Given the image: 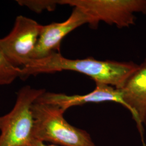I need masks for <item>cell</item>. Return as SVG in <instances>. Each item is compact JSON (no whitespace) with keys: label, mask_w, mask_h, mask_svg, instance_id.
<instances>
[{"label":"cell","mask_w":146,"mask_h":146,"mask_svg":"<svg viewBox=\"0 0 146 146\" xmlns=\"http://www.w3.org/2000/svg\"><path fill=\"white\" fill-rule=\"evenodd\" d=\"M32 139L63 146H95L88 133L69 124L64 111L54 104L36 100L31 107Z\"/></svg>","instance_id":"obj_2"},{"label":"cell","mask_w":146,"mask_h":146,"mask_svg":"<svg viewBox=\"0 0 146 146\" xmlns=\"http://www.w3.org/2000/svg\"><path fill=\"white\" fill-rule=\"evenodd\" d=\"M21 5L26 6L34 11L40 13L44 9L52 11L58 5V1H17Z\"/></svg>","instance_id":"obj_10"},{"label":"cell","mask_w":146,"mask_h":146,"mask_svg":"<svg viewBox=\"0 0 146 146\" xmlns=\"http://www.w3.org/2000/svg\"><path fill=\"white\" fill-rule=\"evenodd\" d=\"M45 92L29 86L19 91L13 110L1 116L0 146H25L31 142L34 122L31 106Z\"/></svg>","instance_id":"obj_3"},{"label":"cell","mask_w":146,"mask_h":146,"mask_svg":"<svg viewBox=\"0 0 146 146\" xmlns=\"http://www.w3.org/2000/svg\"><path fill=\"white\" fill-rule=\"evenodd\" d=\"M0 121H1V117H0Z\"/></svg>","instance_id":"obj_13"},{"label":"cell","mask_w":146,"mask_h":146,"mask_svg":"<svg viewBox=\"0 0 146 146\" xmlns=\"http://www.w3.org/2000/svg\"><path fill=\"white\" fill-rule=\"evenodd\" d=\"M37 100L54 104L60 107L65 112L70 107L88 103H101L112 101L122 104L125 107L122 94L119 89L105 84L96 83L94 90L83 95H68L62 93L44 92Z\"/></svg>","instance_id":"obj_8"},{"label":"cell","mask_w":146,"mask_h":146,"mask_svg":"<svg viewBox=\"0 0 146 146\" xmlns=\"http://www.w3.org/2000/svg\"><path fill=\"white\" fill-rule=\"evenodd\" d=\"M43 25L24 16H18L14 27L0 45L5 56L15 67L22 68L31 62Z\"/></svg>","instance_id":"obj_5"},{"label":"cell","mask_w":146,"mask_h":146,"mask_svg":"<svg viewBox=\"0 0 146 146\" xmlns=\"http://www.w3.org/2000/svg\"><path fill=\"white\" fill-rule=\"evenodd\" d=\"M58 3L80 9L92 19L95 28L100 21L128 27L135 24V13L146 14V0H61Z\"/></svg>","instance_id":"obj_4"},{"label":"cell","mask_w":146,"mask_h":146,"mask_svg":"<svg viewBox=\"0 0 146 146\" xmlns=\"http://www.w3.org/2000/svg\"><path fill=\"white\" fill-rule=\"evenodd\" d=\"M21 77V68L15 67L9 61L0 45V86L10 84Z\"/></svg>","instance_id":"obj_9"},{"label":"cell","mask_w":146,"mask_h":146,"mask_svg":"<svg viewBox=\"0 0 146 146\" xmlns=\"http://www.w3.org/2000/svg\"><path fill=\"white\" fill-rule=\"evenodd\" d=\"M138 67L139 65L133 62L100 61L92 58L72 60L63 57L60 52H54L44 58L31 60L21 68V78L25 80L31 75L40 74L70 70L86 75L95 83L120 89Z\"/></svg>","instance_id":"obj_1"},{"label":"cell","mask_w":146,"mask_h":146,"mask_svg":"<svg viewBox=\"0 0 146 146\" xmlns=\"http://www.w3.org/2000/svg\"><path fill=\"white\" fill-rule=\"evenodd\" d=\"M119 89L142 136L146 124V58Z\"/></svg>","instance_id":"obj_7"},{"label":"cell","mask_w":146,"mask_h":146,"mask_svg":"<svg viewBox=\"0 0 146 146\" xmlns=\"http://www.w3.org/2000/svg\"><path fill=\"white\" fill-rule=\"evenodd\" d=\"M29 146H55L54 145H47L41 141H38L35 139H31V142L27 145Z\"/></svg>","instance_id":"obj_11"},{"label":"cell","mask_w":146,"mask_h":146,"mask_svg":"<svg viewBox=\"0 0 146 146\" xmlns=\"http://www.w3.org/2000/svg\"><path fill=\"white\" fill-rule=\"evenodd\" d=\"M29 146L28 145H25V146Z\"/></svg>","instance_id":"obj_12"},{"label":"cell","mask_w":146,"mask_h":146,"mask_svg":"<svg viewBox=\"0 0 146 146\" xmlns=\"http://www.w3.org/2000/svg\"><path fill=\"white\" fill-rule=\"evenodd\" d=\"M86 23L92 26V19L80 9L74 7L71 15L66 21L43 26L31 60L44 58L52 52H60L63 38Z\"/></svg>","instance_id":"obj_6"}]
</instances>
